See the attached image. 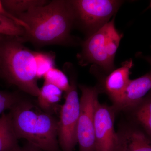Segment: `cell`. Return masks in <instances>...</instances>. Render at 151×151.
I'll return each mask as SVG.
<instances>
[{
    "label": "cell",
    "mask_w": 151,
    "mask_h": 151,
    "mask_svg": "<svg viewBox=\"0 0 151 151\" xmlns=\"http://www.w3.org/2000/svg\"><path fill=\"white\" fill-rule=\"evenodd\" d=\"M0 14L4 16L7 17L9 18L12 19L15 22L20 26L24 28V29H25L27 27L26 25L23 22H22L21 20L17 18L12 15L10 14L6 10V9L4 8L2 4L1 1H0Z\"/></svg>",
    "instance_id": "20"
},
{
    "label": "cell",
    "mask_w": 151,
    "mask_h": 151,
    "mask_svg": "<svg viewBox=\"0 0 151 151\" xmlns=\"http://www.w3.org/2000/svg\"><path fill=\"white\" fill-rule=\"evenodd\" d=\"M70 73V87L65 92V101L60 108L58 120V141L61 151H73L78 143L77 129L80 113V99L75 73H71L70 63L64 65Z\"/></svg>",
    "instance_id": "4"
},
{
    "label": "cell",
    "mask_w": 151,
    "mask_h": 151,
    "mask_svg": "<svg viewBox=\"0 0 151 151\" xmlns=\"http://www.w3.org/2000/svg\"><path fill=\"white\" fill-rule=\"evenodd\" d=\"M26 25L22 42L37 46L66 45L72 43L71 29L75 17L70 1L54 0L16 16Z\"/></svg>",
    "instance_id": "1"
},
{
    "label": "cell",
    "mask_w": 151,
    "mask_h": 151,
    "mask_svg": "<svg viewBox=\"0 0 151 151\" xmlns=\"http://www.w3.org/2000/svg\"><path fill=\"white\" fill-rule=\"evenodd\" d=\"M150 6L151 8V1L150 2Z\"/></svg>",
    "instance_id": "23"
},
{
    "label": "cell",
    "mask_w": 151,
    "mask_h": 151,
    "mask_svg": "<svg viewBox=\"0 0 151 151\" xmlns=\"http://www.w3.org/2000/svg\"><path fill=\"white\" fill-rule=\"evenodd\" d=\"M80 113L77 129L79 151H96L94 137V115L100 92L99 86L80 84Z\"/></svg>",
    "instance_id": "6"
},
{
    "label": "cell",
    "mask_w": 151,
    "mask_h": 151,
    "mask_svg": "<svg viewBox=\"0 0 151 151\" xmlns=\"http://www.w3.org/2000/svg\"><path fill=\"white\" fill-rule=\"evenodd\" d=\"M36 75L37 79L43 77L47 72L55 67V55L53 52H35Z\"/></svg>",
    "instance_id": "16"
},
{
    "label": "cell",
    "mask_w": 151,
    "mask_h": 151,
    "mask_svg": "<svg viewBox=\"0 0 151 151\" xmlns=\"http://www.w3.org/2000/svg\"><path fill=\"white\" fill-rule=\"evenodd\" d=\"M104 26L87 37L82 44L81 52L77 57L81 66L93 63L108 74L115 69V66L108 56V42Z\"/></svg>",
    "instance_id": "7"
},
{
    "label": "cell",
    "mask_w": 151,
    "mask_h": 151,
    "mask_svg": "<svg viewBox=\"0 0 151 151\" xmlns=\"http://www.w3.org/2000/svg\"><path fill=\"white\" fill-rule=\"evenodd\" d=\"M46 0H4L2 4L6 10L16 17L19 14L26 12L34 8L47 4Z\"/></svg>",
    "instance_id": "15"
},
{
    "label": "cell",
    "mask_w": 151,
    "mask_h": 151,
    "mask_svg": "<svg viewBox=\"0 0 151 151\" xmlns=\"http://www.w3.org/2000/svg\"><path fill=\"white\" fill-rule=\"evenodd\" d=\"M117 113L113 105L97 103L94 115L96 151H115L117 137L114 124Z\"/></svg>",
    "instance_id": "8"
},
{
    "label": "cell",
    "mask_w": 151,
    "mask_h": 151,
    "mask_svg": "<svg viewBox=\"0 0 151 151\" xmlns=\"http://www.w3.org/2000/svg\"><path fill=\"white\" fill-rule=\"evenodd\" d=\"M21 99L16 93L0 90V114L6 110H11Z\"/></svg>",
    "instance_id": "19"
},
{
    "label": "cell",
    "mask_w": 151,
    "mask_h": 151,
    "mask_svg": "<svg viewBox=\"0 0 151 151\" xmlns=\"http://www.w3.org/2000/svg\"><path fill=\"white\" fill-rule=\"evenodd\" d=\"M1 35H0V40H1Z\"/></svg>",
    "instance_id": "24"
},
{
    "label": "cell",
    "mask_w": 151,
    "mask_h": 151,
    "mask_svg": "<svg viewBox=\"0 0 151 151\" xmlns=\"http://www.w3.org/2000/svg\"><path fill=\"white\" fill-rule=\"evenodd\" d=\"M115 151H151V139L139 128L128 121L117 132Z\"/></svg>",
    "instance_id": "9"
},
{
    "label": "cell",
    "mask_w": 151,
    "mask_h": 151,
    "mask_svg": "<svg viewBox=\"0 0 151 151\" xmlns=\"http://www.w3.org/2000/svg\"><path fill=\"white\" fill-rule=\"evenodd\" d=\"M75 25L87 35L96 32L116 14L124 1L117 0H72Z\"/></svg>",
    "instance_id": "5"
},
{
    "label": "cell",
    "mask_w": 151,
    "mask_h": 151,
    "mask_svg": "<svg viewBox=\"0 0 151 151\" xmlns=\"http://www.w3.org/2000/svg\"><path fill=\"white\" fill-rule=\"evenodd\" d=\"M45 81L54 85L63 92L69 90L70 85L67 76L63 71L55 68H51L43 76Z\"/></svg>",
    "instance_id": "17"
},
{
    "label": "cell",
    "mask_w": 151,
    "mask_h": 151,
    "mask_svg": "<svg viewBox=\"0 0 151 151\" xmlns=\"http://www.w3.org/2000/svg\"><path fill=\"white\" fill-rule=\"evenodd\" d=\"M0 77L29 95L37 97V84L34 51L22 45L18 38L0 40Z\"/></svg>",
    "instance_id": "3"
},
{
    "label": "cell",
    "mask_w": 151,
    "mask_h": 151,
    "mask_svg": "<svg viewBox=\"0 0 151 151\" xmlns=\"http://www.w3.org/2000/svg\"><path fill=\"white\" fill-rule=\"evenodd\" d=\"M24 28L7 17L0 14V35L21 38L24 36Z\"/></svg>",
    "instance_id": "18"
},
{
    "label": "cell",
    "mask_w": 151,
    "mask_h": 151,
    "mask_svg": "<svg viewBox=\"0 0 151 151\" xmlns=\"http://www.w3.org/2000/svg\"><path fill=\"white\" fill-rule=\"evenodd\" d=\"M124 112L128 116V121L151 139V90L137 105Z\"/></svg>",
    "instance_id": "12"
},
{
    "label": "cell",
    "mask_w": 151,
    "mask_h": 151,
    "mask_svg": "<svg viewBox=\"0 0 151 151\" xmlns=\"http://www.w3.org/2000/svg\"><path fill=\"white\" fill-rule=\"evenodd\" d=\"M9 113H3L0 116V151H19V145Z\"/></svg>",
    "instance_id": "14"
},
{
    "label": "cell",
    "mask_w": 151,
    "mask_h": 151,
    "mask_svg": "<svg viewBox=\"0 0 151 151\" xmlns=\"http://www.w3.org/2000/svg\"><path fill=\"white\" fill-rule=\"evenodd\" d=\"M19 151H43L35 146L28 143L24 147H21Z\"/></svg>",
    "instance_id": "21"
},
{
    "label": "cell",
    "mask_w": 151,
    "mask_h": 151,
    "mask_svg": "<svg viewBox=\"0 0 151 151\" xmlns=\"http://www.w3.org/2000/svg\"><path fill=\"white\" fill-rule=\"evenodd\" d=\"M134 66L132 59L124 61L121 67L115 69L103 79H100L102 85L101 90H103L110 97L113 105L120 100L129 81L130 70Z\"/></svg>",
    "instance_id": "10"
},
{
    "label": "cell",
    "mask_w": 151,
    "mask_h": 151,
    "mask_svg": "<svg viewBox=\"0 0 151 151\" xmlns=\"http://www.w3.org/2000/svg\"><path fill=\"white\" fill-rule=\"evenodd\" d=\"M9 113L18 139H24L43 151H61L58 141V120L53 115L22 99Z\"/></svg>",
    "instance_id": "2"
},
{
    "label": "cell",
    "mask_w": 151,
    "mask_h": 151,
    "mask_svg": "<svg viewBox=\"0 0 151 151\" xmlns=\"http://www.w3.org/2000/svg\"><path fill=\"white\" fill-rule=\"evenodd\" d=\"M145 59L147 60V61L150 63L151 66V57H146L145 58ZM150 72L151 73V69Z\"/></svg>",
    "instance_id": "22"
},
{
    "label": "cell",
    "mask_w": 151,
    "mask_h": 151,
    "mask_svg": "<svg viewBox=\"0 0 151 151\" xmlns=\"http://www.w3.org/2000/svg\"><path fill=\"white\" fill-rule=\"evenodd\" d=\"M63 92L56 86L45 81L37 97L38 107L45 112L53 115L59 108L58 103L61 100Z\"/></svg>",
    "instance_id": "13"
},
{
    "label": "cell",
    "mask_w": 151,
    "mask_h": 151,
    "mask_svg": "<svg viewBox=\"0 0 151 151\" xmlns=\"http://www.w3.org/2000/svg\"><path fill=\"white\" fill-rule=\"evenodd\" d=\"M151 90L150 72L139 78L130 79L120 100L113 106L117 113L125 112L137 105Z\"/></svg>",
    "instance_id": "11"
}]
</instances>
